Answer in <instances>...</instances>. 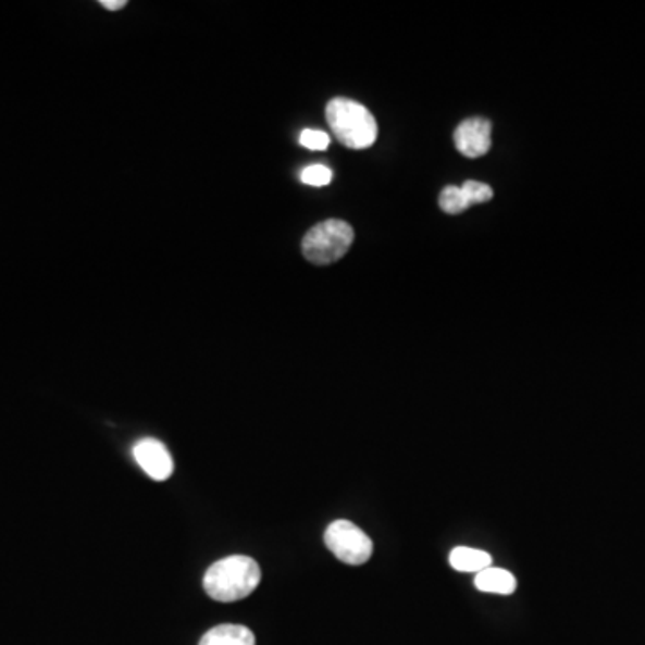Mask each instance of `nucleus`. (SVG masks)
I'll return each instance as SVG.
<instances>
[{
    "mask_svg": "<svg viewBox=\"0 0 645 645\" xmlns=\"http://www.w3.org/2000/svg\"><path fill=\"white\" fill-rule=\"evenodd\" d=\"M262 580L260 567L249 556L215 561L203 578L204 592L219 603H235L253 594Z\"/></svg>",
    "mask_w": 645,
    "mask_h": 645,
    "instance_id": "f257e3e1",
    "label": "nucleus"
},
{
    "mask_svg": "<svg viewBox=\"0 0 645 645\" xmlns=\"http://www.w3.org/2000/svg\"><path fill=\"white\" fill-rule=\"evenodd\" d=\"M326 123L343 146L350 149L371 148L376 142L379 127L367 107L336 97L326 104Z\"/></svg>",
    "mask_w": 645,
    "mask_h": 645,
    "instance_id": "f03ea898",
    "label": "nucleus"
},
{
    "mask_svg": "<svg viewBox=\"0 0 645 645\" xmlns=\"http://www.w3.org/2000/svg\"><path fill=\"white\" fill-rule=\"evenodd\" d=\"M353 228L340 219H328L307 232L301 243L306 259L315 265L334 264L343 259L353 245Z\"/></svg>",
    "mask_w": 645,
    "mask_h": 645,
    "instance_id": "7ed1b4c3",
    "label": "nucleus"
},
{
    "mask_svg": "<svg viewBox=\"0 0 645 645\" xmlns=\"http://www.w3.org/2000/svg\"><path fill=\"white\" fill-rule=\"evenodd\" d=\"M325 545L339 561L353 567L367 563L373 554L370 536L348 520H336L326 528Z\"/></svg>",
    "mask_w": 645,
    "mask_h": 645,
    "instance_id": "20e7f679",
    "label": "nucleus"
},
{
    "mask_svg": "<svg viewBox=\"0 0 645 645\" xmlns=\"http://www.w3.org/2000/svg\"><path fill=\"white\" fill-rule=\"evenodd\" d=\"M133 458L138 462V467L142 468L144 472L158 483L168 481L174 473L171 452L162 442H158L154 437H146V439L135 443Z\"/></svg>",
    "mask_w": 645,
    "mask_h": 645,
    "instance_id": "39448f33",
    "label": "nucleus"
},
{
    "mask_svg": "<svg viewBox=\"0 0 645 645\" xmlns=\"http://www.w3.org/2000/svg\"><path fill=\"white\" fill-rule=\"evenodd\" d=\"M454 142L464 157H483L492 148V123L484 119H468L456 127Z\"/></svg>",
    "mask_w": 645,
    "mask_h": 645,
    "instance_id": "423d86ee",
    "label": "nucleus"
},
{
    "mask_svg": "<svg viewBox=\"0 0 645 645\" xmlns=\"http://www.w3.org/2000/svg\"><path fill=\"white\" fill-rule=\"evenodd\" d=\"M475 588L486 594L511 595L517 590V578L509 570L488 567L475 574Z\"/></svg>",
    "mask_w": 645,
    "mask_h": 645,
    "instance_id": "0eeeda50",
    "label": "nucleus"
},
{
    "mask_svg": "<svg viewBox=\"0 0 645 645\" xmlns=\"http://www.w3.org/2000/svg\"><path fill=\"white\" fill-rule=\"evenodd\" d=\"M199 645H255V635L246 625L221 624L207 631Z\"/></svg>",
    "mask_w": 645,
    "mask_h": 645,
    "instance_id": "6e6552de",
    "label": "nucleus"
},
{
    "mask_svg": "<svg viewBox=\"0 0 645 645\" xmlns=\"http://www.w3.org/2000/svg\"><path fill=\"white\" fill-rule=\"evenodd\" d=\"M454 570L458 572H472L479 574L481 570L492 567V556L486 550L472 549V547H456L448 558Z\"/></svg>",
    "mask_w": 645,
    "mask_h": 645,
    "instance_id": "1a4fd4ad",
    "label": "nucleus"
},
{
    "mask_svg": "<svg viewBox=\"0 0 645 645\" xmlns=\"http://www.w3.org/2000/svg\"><path fill=\"white\" fill-rule=\"evenodd\" d=\"M439 207H442L445 214L450 215L462 214V212L470 209L461 187H456V185H448V187L443 188L442 194H439Z\"/></svg>",
    "mask_w": 645,
    "mask_h": 645,
    "instance_id": "9d476101",
    "label": "nucleus"
},
{
    "mask_svg": "<svg viewBox=\"0 0 645 645\" xmlns=\"http://www.w3.org/2000/svg\"><path fill=\"white\" fill-rule=\"evenodd\" d=\"M332 176L334 174H332L331 169L321 165V163H314V165H309V168L301 171L300 179L303 184L312 185V187H325V185L331 184Z\"/></svg>",
    "mask_w": 645,
    "mask_h": 645,
    "instance_id": "9b49d317",
    "label": "nucleus"
},
{
    "mask_svg": "<svg viewBox=\"0 0 645 645\" xmlns=\"http://www.w3.org/2000/svg\"><path fill=\"white\" fill-rule=\"evenodd\" d=\"M461 190L470 207L486 203L493 198V188L489 185L473 182V179H468L467 184L462 185Z\"/></svg>",
    "mask_w": 645,
    "mask_h": 645,
    "instance_id": "f8f14e48",
    "label": "nucleus"
},
{
    "mask_svg": "<svg viewBox=\"0 0 645 645\" xmlns=\"http://www.w3.org/2000/svg\"><path fill=\"white\" fill-rule=\"evenodd\" d=\"M300 144L310 151H325L331 146V137L320 129H303L300 135Z\"/></svg>",
    "mask_w": 645,
    "mask_h": 645,
    "instance_id": "ddd939ff",
    "label": "nucleus"
},
{
    "mask_svg": "<svg viewBox=\"0 0 645 645\" xmlns=\"http://www.w3.org/2000/svg\"><path fill=\"white\" fill-rule=\"evenodd\" d=\"M126 4V0H101L102 8H107L110 11L123 10Z\"/></svg>",
    "mask_w": 645,
    "mask_h": 645,
    "instance_id": "4468645a",
    "label": "nucleus"
}]
</instances>
